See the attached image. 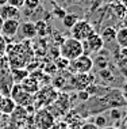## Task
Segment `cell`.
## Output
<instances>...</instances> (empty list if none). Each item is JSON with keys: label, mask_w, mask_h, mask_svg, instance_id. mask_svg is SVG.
Segmentation results:
<instances>
[{"label": "cell", "mask_w": 127, "mask_h": 129, "mask_svg": "<svg viewBox=\"0 0 127 129\" xmlns=\"http://www.w3.org/2000/svg\"><path fill=\"white\" fill-rule=\"evenodd\" d=\"M116 65H118V68L120 69L122 75L127 78V57H120L118 61H116Z\"/></svg>", "instance_id": "cb8c5ba5"}, {"label": "cell", "mask_w": 127, "mask_h": 129, "mask_svg": "<svg viewBox=\"0 0 127 129\" xmlns=\"http://www.w3.org/2000/svg\"><path fill=\"white\" fill-rule=\"evenodd\" d=\"M30 44H11L7 48L8 61L11 68H25L31 61L33 56H27V52H33V48L29 46Z\"/></svg>", "instance_id": "6da1fadb"}, {"label": "cell", "mask_w": 127, "mask_h": 129, "mask_svg": "<svg viewBox=\"0 0 127 129\" xmlns=\"http://www.w3.org/2000/svg\"><path fill=\"white\" fill-rule=\"evenodd\" d=\"M53 12H54V15L57 16V18H61L62 19L64 16H65V14H66V11H65L64 8H60V7H54V10H53Z\"/></svg>", "instance_id": "1f68e13d"}, {"label": "cell", "mask_w": 127, "mask_h": 129, "mask_svg": "<svg viewBox=\"0 0 127 129\" xmlns=\"http://www.w3.org/2000/svg\"><path fill=\"white\" fill-rule=\"evenodd\" d=\"M122 95H123V98H124V99H127V83L123 86V92H122Z\"/></svg>", "instance_id": "e575fe53"}, {"label": "cell", "mask_w": 127, "mask_h": 129, "mask_svg": "<svg viewBox=\"0 0 127 129\" xmlns=\"http://www.w3.org/2000/svg\"><path fill=\"white\" fill-rule=\"evenodd\" d=\"M93 33H95L93 26H92L88 20H84V19L83 20L78 19L77 22L70 27V37L76 38V40L81 41V42L85 41L91 34H93Z\"/></svg>", "instance_id": "8992f818"}, {"label": "cell", "mask_w": 127, "mask_h": 129, "mask_svg": "<svg viewBox=\"0 0 127 129\" xmlns=\"http://www.w3.org/2000/svg\"><path fill=\"white\" fill-rule=\"evenodd\" d=\"M92 68H93V60L88 54H81L77 58L69 61V67H68V69L73 75L74 74H88V72L92 71Z\"/></svg>", "instance_id": "5b68a950"}, {"label": "cell", "mask_w": 127, "mask_h": 129, "mask_svg": "<svg viewBox=\"0 0 127 129\" xmlns=\"http://www.w3.org/2000/svg\"><path fill=\"white\" fill-rule=\"evenodd\" d=\"M99 76H100L103 80H105V82H112V80L115 79L112 69L108 68V67L107 68H103V69H99Z\"/></svg>", "instance_id": "44dd1931"}, {"label": "cell", "mask_w": 127, "mask_h": 129, "mask_svg": "<svg viewBox=\"0 0 127 129\" xmlns=\"http://www.w3.org/2000/svg\"><path fill=\"white\" fill-rule=\"evenodd\" d=\"M103 46H104V42H103L100 34L97 33H93L91 34L87 40L83 41V49H84V54H95V53H99Z\"/></svg>", "instance_id": "ba28073f"}, {"label": "cell", "mask_w": 127, "mask_h": 129, "mask_svg": "<svg viewBox=\"0 0 127 129\" xmlns=\"http://www.w3.org/2000/svg\"><path fill=\"white\" fill-rule=\"evenodd\" d=\"M119 2H122V4L127 8V0H119Z\"/></svg>", "instance_id": "d590c367"}, {"label": "cell", "mask_w": 127, "mask_h": 129, "mask_svg": "<svg viewBox=\"0 0 127 129\" xmlns=\"http://www.w3.org/2000/svg\"><path fill=\"white\" fill-rule=\"evenodd\" d=\"M20 84V87H22L23 90H25L26 92H29V94H35L37 91H38L39 90V87H41V84H39V82L38 80H37L35 78H34V76H31L29 74V76H27V78H25L22 80V82L19 83Z\"/></svg>", "instance_id": "7c38bea8"}, {"label": "cell", "mask_w": 127, "mask_h": 129, "mask_svg": "<svg viewBox=\"0 0 127 129\" xmlns=\"http://www.w3.org/2000/svg\"><path fill=\"white\" fill-rule=\"evenodd\" d=\"M34 122L38 129H50L53 124L56 122V118L51 116V113L47 110V107L38 109L34 114Z\"/></svg>", "instance_id": "52a82bcc"}, {"label": "cell", "mask_w": 127, "mask_h": 129, "mask_svg": "<svg viewBox=\"0 0 127 129\" xmlns=\"http://www.w3.org/2000/svg\"><path fill=\"white\" fill-rule=\"evenodd\" d=\"M10 96L12 98V101L16 103V106L20 107H27L34 105V95L33 94L26 92L25 90L20 87L19 83H14L10 91Z\"/></svg>", "instance_id": "277c9868"}, {"label": "cell", "mask_w": 127, "mask_h": 129, "mask_svg": "<svg viewBox=\"0 0 127 129\" xmlns=\"http://www.w3.org/2000/svg\"><path fill=\"white\" fill-rule=\"evenodd\" d=\"M93 60V68L96 67L97 69H103V68H107L108 67V64H109V61H108V58H107V56H100L99 54L96 58H92Z\"/></svg>", "instance_id": "ffe728a7"}, {"label": "cell", "mask_w": 127, "mask_h": 129, "mask_svg": "<svg viewBox=\"0 0 127 129\" xmlns=\"http://www.w3.org/2000/svg\"><path fill=\"white\" fill-rule=\"evenodd\" d=\"M3 4H7V0H0V6H3Z\"/></svg>", "instance_id": "74e56055"}, {"label": "cell", "mask_w": 127, "mask_h": 129, "mask_svg": "<svg viewBox=\"0 0 127 129\" xmlns=\"http://www.w3.org/2000/svg\"><path fill=\"white\" fill-rule=\"evenodd\" d=\"M19 25H20V20L19 19H7L3 22V26H2V37L4 40H8V38H14L16 37L19 31Z\"/></svg>", "instance_id": "9c48e42d"}, {"label": "cell", "mask_w": 127, "mask_h": 129, "mask_svg": "<svg viewBox=\"0 0 127 129\" xmlns=\"http://www.w3.org/2000/svg\"><path fill=\"white\" fill-rule=\"evenodd\" d=\"M0 117H2V114H0Z\"/></svg>", "instance_id": "b9f144b4"}, {"label": "cell", "mask_w": 127, "mask_h": 129, "mask_svg": "<svg viewBox=\"0 0 127 129\" xmlns=\"http://www.w3.org/2000/svg\"><path fill=\"white\" fill-rule=\"evenodd\" d=\"M3 22H4V20H3V18H2V16H0V31H2V26H3Z\"/></svg>", "instance_id": "8d00e7d4"}, {"label": "cell", "mask_w": 127, "mask_h": 129, "mask_svg": "<svg viewBox=\"0 0 127 129\" xmlns=\"http://www.w3.org/2000/svg\"><path fill=\"white\" fill-rule=\"evenodd\" d=\"M30 72L27 71V68H12L11 71V79L14 83H20L25 78H27L29 76Z\"/></svg>", "instance_id": "e0dca14e"}, {"label": "cell", "mask_w": 127, "mask_h": 129, "mask_svg": "<svg viewBox=\"0 0 127 129\" xmlns=\"http://www.w3.org/2000/svg\"><path fill=\"white\" fill-rule=\"evenodd\" d=\"M20 10L16 7H12L10 4H3L0 6V16L3 18V20L7 19H19L20 18Z\"/></svg>", "instance_id": "4fadbf2b"}, {"label": "cell", "mask_w": 127, "mask_h": 129, "mask_svg": "<svg viewBox=\"0 0 127 129\" xmlns=\"http://www.w3.org/2000/svg\"><path fill=\"white\" fill-rule=\"evenodd\" d=\"M100 37L103 42H114L116 38V29L114 26H105L101 29Z\"/></svg>", "instance_id": "2e32d148"}, {"label": "cell", "mask_w": 127, "mask_h": 129, "mask_svg": "<svg viewBox=\"0 0 127 129\" xmlns=\"http://www.w3.org/2000/svg\"><path fill=\"white\" fill-rule=\"evenodd\" d=\"M20 36L26 40H33L37 37V29H35V23L31 20H25L19 25V31Z\"/></svg>", "instance_id": "8fae6325"}, {"label": "cell", "mask_w": 127, "mask_h": 129, "mask_svg": "<svg viewBox=\"0 0 127 129\" xmlns=\"http://www.w3.org/2000/svg\"><path fill=\"white\" fill-rule=\"evenodd\" d=\"M80 129H99V128L91 121V122H83V125L80 126Z\"/></svg>", "instance_id": "836d02e7"}, {"label": "cell", "mask_w": 127, "mask_h": 129, "mask_svg": "<svg viewBox=\"0 0 127 129\" xmlns=\"http://www.w3.org/2000/svg\"><path fill=\"white\" fill-rule=\"evenodd\" d=\"M103 129H116V128H112V126H105V128H103Z\"/></svg>", "instance_id": "f35d334b"}, {"label": "cell", "mask_w": 127, "mask_h": 129, "mask_svg": "<svg viewBox=\"0 0 127 129\" xmlns=\"http://www.w3.org/2000/svg\"><path fill=\"white\" fill-rule=\"evenodd\" d=\"M60 56H62L66 60H74L78 56L84 54V49H83V42L76 40L73 37H66L64 40V42L60 45Z\"/></svg>", "instance_id": "7a4b0ae2"}, {"label": "cell", "mask_w": 127, "mask_h": 129, "mask_svg": "<svg viewBox=\"0 0 127 129\" xmlns=\"http://www.w3.org/2000/svg\"><path fill=\"white\" fill-rule=\"evenodd\" d=\"M16 109V103L12 101L10 95H4L0 101V114L2 116H11L14 110Z\"/></svg>", "instance_id": "5bb4252c"}, {"label": "cell", "mask_w": 127, "mask_h": 129, "mask_svg": "<svg viewBox=\"0 0 127 129\" xmlns=\"http://www.w3.org/2000/svg\"><path fill=\"white\" fill-rule=\"evenodd\" d=\"M50 36H51V40H53V44L57 45V46H60V45L64 42V40L66 38V37L62 36V33H58V31H54V33L50 34Z\"/></svg>", "instance_id": "484cf974"}, {"label": "cell", "mask_w": 127, "mask_h": 129, "mask_svg": "<svg viewBox=\"0 0 127 129\" xmlns=\"http://www.w3.org/2000/svg\"><path fill=\"white\" fill-rule=\"evenodd\" d=\"M115 41L118 42L119 48H127V26H123L119 30H116Z\"/></svg>", "instance_id": "ac0fdd59"}, {"label": "cell", "mask_w": 127, "mask_h": 129, "mask_svg": "<svg viewBox=\"0 0 127 129\" xmlns=\"http://www.w3.org/2000/svg\"><path fill=\"white\" fill-rule=\"evenodd\" d=\"M112 8H114V12L118 15V18H123V16L127 15V8L122 3H116V4H114Z\"/></svg>", "instance_id": "603a6c76"}, {"label": "cell", "mask_w": 127, "mask_h": 129, "mask_svg": "<svg viewBox=\"0 0 127 129\" xmlns=\"http://www.w3.org/2000/svg\"><path fill=\"white\" fill-rule=\"evenodd\" d=\"M34 23H35V29H37V37L45 38V37H47L51 34V27L46 20L41 19V20H37V22H34Z\"/></svg>", "instance_id": "9a60e30c"}, {"label": "cell", "mask_w": 127, "mask_h": 129, "mask_svg": "<svg viewBox=\"0 0 127 129\" xmlns=\"http://www.w3.org/2000/svg\"><path fill=\"white\" fill-rule=\"evenodd\" d=\"M57 90L53 86H41L39 90L34 94V107L35 110L42 109V107H47L57 99Z\"/></svg>", "instance_id": "3957f363"}, {"label": "cell", "mask_w": 127, "mask_h": 129, "mask_svg": "<svg viewBox=\"0 0 127 129\" xmlns=\"http://www.w3.org/2000/svg\"><path fill=\"white\" fill-rule=\"evenodd\" d=\"M54 65L57 67V69H66L69 67V60L64 58L62 56H58L57 58H54Z\"/></svg>", "instance_id": "7402d4cb"}, {"label": "cell", "mask_w": 127, "mask_h": 129, "mask_svg": "<svg viewBox=\"0 0 127 129\" xmlns=\"http://www.w3.org/2000/svg\"><path fill=\"white\" fill-rule=\"evenodd\" d=\"M78 20V16L76 15V14H73V12H66L65 14V16L62 18V25L65 27H68V29H70L72 26L74 25Z\"/></svg>", "instance_id": "d6986e66"}, {"label": "cell", "mask_w": 127, "mask_h": 129, "mask_svg": "<svg viewBox=\"0 0 127 129\" xmlns=\"http://www.w3.org/2000/svg\"><path fill=\"white\" fill-rule=\"evenodd\" d=\"M109 113H111V117L114 118L115 121H120V120H122V117H123L122 110H120V109H118V107H112Z\"/></svg>", "instance_id": "83f0119b"}, {"label": "cell", "mask_w": 127, "mask_h": 129, "mask_svg": "<svg viewBox=\"0 0 127 129\" xmlns=\"http://www.w3.org/2000/svg\"><path fill=\"white\" fill-rule=\"evenodd\" d=\"M95 82V76L88 74H74L73 78H72V86L76 90H85L88 86L93 84Z\"/></svg>", "instance_id": "30bf717a"}, {"label": "cell", "mask_w": 127, "mask_h": 129, "mask_svg": "<svg viewBox=\"0 0 127 129\" xmlns=\"http://www.w3.org/2000/svg\"><path fill=\"white\" fill-rule=\"evenodd\" d=\"M89 98H91V95L88 94L87 90H81V91L78 92V99L80 101H88Z\"/></svg>", "instance_id": "d6a6232c"}, {"label": "cell", "mask_w": 127, "mask_h": 129, "mask_svg": "<svg viewBox=\"0 0 127 129\" xmlns=\"http://www.w3.org/2000/svg\"><path fill=\"white\" fill-rule=\"evenodd\" d=\"M7 4L16 7V8L20 10L22 7H25V0H7Z\"/></svg>", "instance_id": "f546056e"}, {"label": "cell", "mask_w": 127, "mask_h": 129, "mask_svg": "<svg viewBox=\"0 0 127 129\" xmlns=\"http://www.w3.org/2000/svg\"><path fill=\"white\" fill-rule=\"evenodd\" d=\"M50 129H69V126L65 121H56Z\"/></svg>", "instance_id": "4dcf8cb0"}, {"label": "cell", "mask_w": 127, "mask_h": 129, "mask_svg": "<svg viewBox=\"0 0 127 129\" xmlns=\"http://www.w3.org/2000/svg\"><path fill=\"white\" fill-rule=\"evenodd\" d=\"M65 83H66V79L64 78V76H58V78H56L53 80V87L54 88H64L65 87Z\"/></svg>", "instance_id": "4316f807"}, {"label": "cell", "mask_w": 127, "mask_h": 129, "mask_svg": "<svg viewBox=\"0 0 127 129\" xmlns=\"http://www.w3.org/2000/svg\"><path fill=\"white\" fill-rule=\"evenodd\" d=\"M3 96H4V95H3V94H2V92H0V101H2V99H3Z\"/></svg>", "instance_id": "ab89813d"}, {"label": "cell", "mask_w": 127, "mask_h": 129, "mask_svg": "<svg viewBox=\"0 0 127 129\" xmlns=\"http://www.w3.org/2000/svg\"><path fill=\"white\" fill-rule=\"evenodd\" d=\"M124 129H127V121H126V125H124Z\"/></svg>", "instance_id": "60d3db41"}, {"label": "cell", "mask_w": 127, "mask_h": 129, "mask_svg": "<svg viewBox=\"0 0 127 129\" xmlns=\"http://www.w3.org/2000/svg\"><path fill=\"white\" fill-rule=\"evenodd\" d=\"M41 0H25V6L27 7L29 10H35L38 8Z\"/></svg>", "instance_id": "f1b7e54d"}, {"label": "cell", "mask_w": 127, "mask_h": 129, "mask_svg": "<svg viewBox=\"0 0 127 129\" xmlns=\"http://www.w3.org/2000/svg\"><path fill=\"white\" fill-rule=\"evenodd\" d=\"M93 124L99 129H103V128L107 126V118H105L104 116H101V114H97V116L95 117V120H93Z\"/></svg>", "instance_id": "d4e9b609"}]
</instances>
